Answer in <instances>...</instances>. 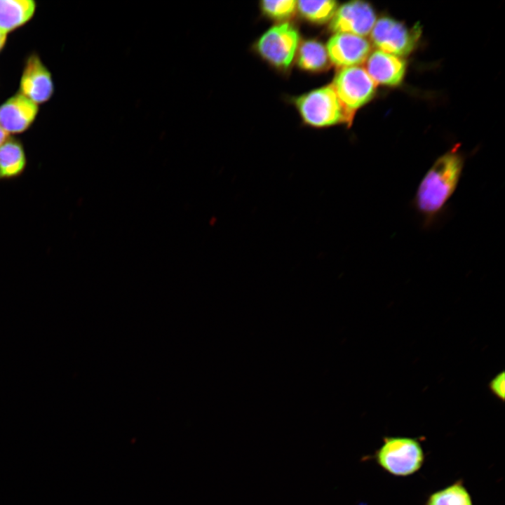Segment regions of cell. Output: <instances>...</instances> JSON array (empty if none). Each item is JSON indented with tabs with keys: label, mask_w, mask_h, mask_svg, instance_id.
Instances as JSON below:
<instances>
[{
	"label": "cell",
	"mask_w": 505,
	"mask_h": 505,
	"mask_svg": "<svg viewBox=\"0 0 505 505\" xmlns=\"http://www.w3.org/2000/svg\"><path fill=\"white\" fill-rule=\"evenodd\" d=\"M18 92L37 105L48 101L54 93L51 72L36 53L25 61Z\"/></svg>",
	"instance_id": "obj_7"
},
{
	"label": "cell",
	"mask_w": 505,
	"mask_h": 505,
	"mask_svg": "<svg viewBox=\"0 0 505 505\" xmlns=\"http://www.w3.org/2000/svg\"><path fill=\"white\" fill-rule=\"evenodd\" d=\"M39 105L19 92L0 105V126L9 135L24 133L34 122Z\"/></svg>",
	"instance_id": "obj_9"
},
{
	"label": "cell",
	"mask_w": 505,
	"mask_h": 505,
	"mask_svg": "<svg viewBox=\"0 0 505 505\" xmlns=\"http://www.w3.org/2000/svg\"><path fill=\"white\" fill-rule=\"evenodd\" d=\"M329 58L326 48L316 40L303 41L297 52V65L307 71L320 72L328 67Z\"/></svg>",
	"instance_id": "obj_14"
},
{
	"label": "cell",
	"mask_w": 505,
	"mask_h": 505,
	"mask_svg": "<svg viewBox=\"0 0 505 505\" xmlns=\"http://www.w3.org/2000/svg\"><path fill=\"white\" fill-rule=\"evenodd\" d=\"M332 86L342 104L353 114L372 98L376 90L365 69L358 66L342 68Z\"/></svg>",
	"instance_id": "obj_6"
},
{
	"label": "cell",
	"mask_w": 505,
	"mask_h": 505,
	"mask_svg": "<svg viewBox=\"0 0 505 505\" xmlns=\"http://www.w3.org/2000/svg\"><path fill=\"white\" fill-rule=\"evenodd\" d=\"M464 167L456 149L440 156L423 177L415 196L418 211L426 220L436 216L454 192Z\"/></svg>",
	"instance_id": "obj_1"
},
{
	"label": "cell",
	"mask_w": 505,
	"mask_h": 505,
	"mask_svg": "<svg viewBox=\"0 0 505 505\" xmlns=\"http://www.w3.org/2000/svg\"><path fill=\"white\" fill-rule=\"evenodd\" d=\"M420 34L418 25L408 28L402 22L384 17L375 22L371 31V40L379 50L400 57L412 52Z\"/></svg>",
	"instance_id": "obj_5"
},
{
	"label": "cell",
	"mask_w": 505,
	"mask_h": 505,
	"mask_svg": "<svg viewBox=\"0 0 505 505\" xmlns=\"http://www.w3.org/2000/svg\"><path fill=\"white\" fill-rule=\"evenodd\" d=\"M488 387L491 393L499 400L504 401L505 398V375L504 372L497 374L489 382Z\"/></svg>",
	"instance_id": "obj_18"
},
{
	"label": "cell",
	"mask_w": 505,
	"mask_h": 505,
	"mask_svg": "<svg viewBox=\"0 0 505 505\" xmlns=\"http://www.w3.org/2000/svg\"><path fill=\"white\" fill-rule=\"evenodd\" d=\"M8 136L9 135L0 126V147Z\"/></svg>",
	"instance_id": "obj_20"
},
{
	"label": "cell",
	"mask_w": 505,
	"mask_h": 505,
	"mask_svg": "<svg viewBox=\"0 0 505 505\" xmlns=\"http://www.w3.org/2000/svg\"><path fill=\"white\" fill-rule=\"evenodd\" d=\"M261 8L265 15L275 20H285L291 17L297 8L294 0L262 1Z\"/></svg>",
	"instance_id": "obj_17"
},
{
	"label": "cell",
	"mask_w": 505,
	"mask_h": 505,
	"mask_svg": "<svg viewBox=\"0 0 505 505\" xmlns=\"http://www.w3.org/2000/svg\"><path fill=\"white\" fill-rule=\"evenodd\" d=\"M34 0H0V29L8 34L27 23L34 15Z\"/></svg>",
	"instance_id": "obj_13"
},
{
	"label": "cell",
	"mask_w": 505,
	"mask_h": 505,
	"mask_svg": "<svg viewBox=\"0 0 505 505\" xmlns=\"http://www.w3.org/2000/svg\"><path fill=\"white\" fill-rule=\"evenodd\" d=\"M426 505H473V502L467 489L458 481L431 494Z\"/></svg>",
	"instance_id": "obj_15"
},
{
	"label": "cell",
	"mask_w": 505,
	"mask_h": 505,
	"mask_svg": "<svg viewBox=\"0 0 505 505\" xmlns=\"http://www.w3.org/2000/svg\"><path fill=\"white\" fill-rule=\"evenodd\" d=\"M376 15L371 6L362 1L347 2L337 8L330 25L332 32L364 36L371 32Z\"/></svg>",
	"instance_id": "obj_8"
},
{
	"label": "cell",
	"mask_w": 505,
	"mask_h": 505,
	"mask_svg": "<svg viewBox=\"0 0 505 505\" xmlns=\"http://www.w3.org/2000/svg\"><path fill=\"white\" fill-rule=\"evenodd\" d=\"M299 43V34L290 23L271 27L260 38L257 49L260 55L273 66L288 68L293 60Z\"/></svg>",
	"instance_id": "obj_4"
},
{
	"label": "cell",
	"mask_w": 505,
	"mask_h": 505,
	"mask_svg": "<svg viewBox=\"0 0 505 505\" xmlns=\"http://www.w3.org/2000/svg\"><path fill=\"white\" fill-rule=\"evenodd\" d=\"M405 69L406 63L402 58L379 50L369 55L366 60L365 71L375 84L398 85Z\"/></svg>",
	"instance_id": "obj_11"
},
{
	"label": "cell",
	"mask_w": 505,
	"mask_h": 505,
	"mask_svg": "<svg viewBox=\"0 0 505 505\" xmlns=\"http://www.w3.org/2000/svg\"><path fill=\"white\" fill-rule=\"evenodd\" d=\"M329 59L336 66H356L367 60L370 44L363 36L348 33H337L328 41L326 47Z\"/></svg>",
	"instance_id": "obj_10"
},
{
	"label": "cell",
	"mask_w": 505,
	"mask_h": 505,
	"mask_svg": "<svg viewBox=\"0 0 505 505\" xmlns=\"http://www.w3.org/2000/svg\"><path fill=\"white\" fill-rule=\"evenodd\" d=\"M27 159L22 142L13 135L0 147V181L20 177L26 170Z\"/></svg>",
	"instance_id": "obj_12"
},
{
	"label": "cell",
	"mask_w": 505,
	"mask_h": 505,
	"mask_svg": "<svg viewBox=\"0 0 505 505\" xmlns=\"http://www.w3.org/2000/svg\"><path fill=\"white\" fill-rule=\"evenodd\" d=\"M7 34L0 29V52L4 49L7 41Z\"/></svg>",
	"instance_id": "obj_19"
},
{
	"label": "cell",
	"mask_w": 505,
	"mask_h": 505,
	"mask_svg": "<svg viewBox=\"0 0 505 505\" xmlns=\"http://www.w3.org/2000/svg\"><path fill=\"white\" fill-rule=\"evenodd\" d=\"M295 104L304 122L316 127L350 123L354 116L342 104L332 84L299 96Z\"/></svg>",
	"instance_id": "obj_2"
},
{
	"label": "cell",
	"mask_w": 505,
	"mask_h": 505,
	"mask_svg": "<svg viewBox=\"0 0 505 505\" xmlns=\"http://www.w3.org/2000/svg\"><path fill=\"white\" fill-rule=\"evenodd\" d=\"M377 464L396 476H408L422 467L424 454L418 440L409 437H385L376 452Z\"/></svg>",
	"instance_id": "obj_3"
},
{
	"label": "cell",
	"mask_w": 505,
	"mask_h": 505,
	"mask_svg": "<svg viewBox=\"0 0 505 505\" xmlns=\"http://www.w3.org/2000/svg\"><path fill=\"white\" fill-rule=\"evenodd\" d=\"M297 8L307 20L315 23L328 21L334 15L337 4L335 1H298Z\"/></svg>",
	"instance_id": "obj_16"
}]
</instances>
